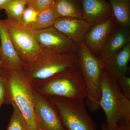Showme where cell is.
I'll list each match as a JSON object with an SVG mask.
<instances>
[{
  "mask_svg": "<svg viewBox=\"0 0 130 130\" xmlns=\"http://www.w3.org/2000/svg\"><path fill=\"white\" fill-rule=\"evenodd\" d=\"M6 104L14 105L23 117L28 130H39L35 112V89L24 69H4Z\"/></svg>",
  "mask_w": 130,
  "mask_h": 130,
  "instance_id": "obj_1",
  "label": "cell"
},
{
  "mask_svg": "<svg viewBox=\"0 0 130 130\" xmlns=\"http://www.w3.org/2000/svg\"><path fill=\"white\" fill-rule=\"evenodd\" d=\"M101 97L100 106L105 113L108 130L118 125L130 130V100L123 95L118 80L104 69L101 73Z\"/></svg>",
  "mask_w": 130,
  "mask_h": 130,
  "instance_id": "obj_2",
  "label": "cell"
},
{
  "mask_svg": "<svg viewBox=\"0 0 130 130\" xmlns=\"http://www.w3.org/2000/svg\"><path fill=\"white\" fill-rule=\"evenodd\" d=\"M33 86L35 90L45 97L82 100L87 97L86 84L80 68L66 70Z\"/></svg>",
  "mask_w": 130,
  "mask_h": 130,
  "instance_id": "obj_3",
  "label": "cell"
},
{
  "mask_svg": "<svg viewBox=\"0 0 130 130\" xmlns=\"http://www.w3.org/2000/svg\"><path fill=\"white\" fill-rule=\"evenodd\" d=\"M74 68H79L77 53H60L42 49L38 57L26 64L24 70L33 85L66 70Z\"/></svg>",
  "mask_w": 130,
  "mask_h": 130,
  "instance_id": "obj_4",
  "label": "cell"
},
{
  "mask_svg": "<svg viewBox=\"0 0 130 130\" xmlns=\"http://www.w3.org/2000/svg\"><path fill=\"white\" fill-rule=\"evenodd\" d=\"M77 54L79 68L83 74L87 89L86 105L93 112L100 109L101 97L100 84L103 62L90 51L83 41L77 44Z\"/></svg>",
  "mask_w": 130,
  "mask_h": 130,
  "instance_id": "obj_5",
  "label": "cell"
},
{
  "mask_svg": "<svg viewBox=\"0 0 130 130\" xmlns=\"http://www.w3.org/2000/svg\"><path fill=\"white\" fill-rule=\"evenodd\" d=\"M46 97L57 111L66 130H97L84 100L56 96Z\"/></svg>",
  "mask_w": 130,
  "mask_h": 130,
  "instance_id": "obj_6",
  "label": "cell"
},
{
  "mask_svg": "<svg viewBox=\"0 0 130 130\" xmlns=\"http://www.w3.org/2000/svg\"><path fill=\"white\" fill-rule=\"evenodd\" d=\"M2 21L21 60L26 64L35 60L42 51L36 38L35 31L21 21L10 19Z\"/></svg>",
  "mask_w": 130,
  "mask_h": 130,
  "instance_id": "obj_7",
  "label": "cell"
},
{
  "mask_svg": "<svg viewBox=\"0 0 130 130\" xmlns=\"http://www.w3.org/2000/svg\"><path fill=\"white\" fill-rule=\"evenodd\" d=\"M40 46L60 53H77L76 43L53 26L35 31Z\"/></svg>",
  "mask_w": 130,
  "mask_h": 130,
  "instance_id": "obj_8",
  "label": "cell"
},
{
  "mask_svg": "<svg viewBox=\"0 0 130 130\" xmlns=\"http://www.w3.org/2000/svg\"><path fill=\"white\" fill-rule=\"evenodd\" d=\"M35 115L39 130H66L57 111L46 98L35 90Z\"/></svg>",
  "mask_w": 130,
  "mask_h": 130,
  "instance_id": "obj_9",
  "label": "cell"
},
{
  "mask_svg": "<svg viewBox=\"0 0 130 130\" xmlns=\"http://www.w3.org/2000/svg\"><path fill=\"white\" fill-rule=\"evenodd\" d=\"M118 26L112 16L105 21L91 26L83 42L90 51L97 57L110 35Z\"/></svg>",
  "mask_w": 130,
  "mask_h": 130,
  "instance_id": "obj_10",
  "label": "cell"
},
{
  "mask_svg": "<svg viewBox=\"0 0 130 130\" xmlns=\"http://www.w3.org/2000/svg\"><path fill=\"white\" fill-rule=\"evenodd\" d=\"M0 61L4 69H24L26 64L19 56L12 42L6 28L0 19Z\"/></svg>",
  "mask_w": 130,
  "mask_h": 130,
  "instance_id": "obj_11",
  "label": "cell"
},
{
  "mask_svg": "<svg viewBox=\"0 0 130 130\" xmlns=\"http://www.w3.org/2000/svg\"><path fill=\"white\" fill-rule=\"evenodd\" d=\"M92 25L84 19L62 18L57 19L53 26L77 44Z\"/></svg>",
  "mask_w": 130,
  "mask_h": 130,
  "instance_id": "obj_12",
  "label": "cell"
},
{
  "mask_svg": "<svg viewBox=\"0 0 130 130\" xmlns=\"http://www.w3.org/2000/svg\"><path fill=\"white\" fill-rule=\"evenodd\" d=\"M130 43V28L117 26L108 38L97 57L103 62Z\"/></svg>",
  "mask_w": 130,
  "mask_h": 130,
  "instance_id": "obj_13",
  "label": "cell"
},
{
  "mask_svg": "<svg viewBox=\"0 0 130 130\" xmlns=\"http://www.w3.org/2000/svg\"><path fill=\"white\" fill-rule=\"evenodd\" d=\"M84 19L92 25L112 16L109 2L106 0H81Z\"/></svg>",
  "mask_w": 130,
  "mask_h": 130,
  "instance_id": "obj_14",
  "label": "cell"
},
{
  "mask_svg": "<svg viewBox=\"0 0 130 130\" xmlns=\"http://www.w3.org/2000/svg\"><path fill=\"white\" fill-rule=\"evenodd\" d=\"M130 59V43L103 62L104 69L118 79L126 76Z\"/></svg>",
  "mask_w": 130,
  "mask_h": 130,
  "instance_id": "obj_15",
  "label": "cell"
},
{
  "mask_svg": "<svg viewBox=\"0 0 130 130\" xmlns=\"http://www.w3.org/2000/svg\"><path fill=\"white\" fill-rule=\"evenodd\" d=\"M57 18L83 19V8L78 0H55L53 6Z\"/></svg>",
  "mask_w": 130,
  "mask_h": 130,
  "instance_id": "obj_16",
  "label": "cell"
},
{
  "mask_svg": "<svg viewBox=\"0 0 130 130\" xmlns=\"http://www.w3.org/2000/svg\"><path fill=\"white\" fill-rule=\"evenodd\" d=\"M112 16L118 25L130 27V0H109Z\"/></svg>",
  "mask_w": 130,
  "mask_h": 130,
  "instance_id": "obj_17",
  "label": "cell"
},
{
  "mask_svg": "<svg viewBox=\"0 0 130 130\" xmlns=\"http://www.w3.org/2000/svg\"><path fill=\"white\" fill-rule=\"evenodd\" d=\"M57 19L53 6L40 12L36 21L29 25L34 30H40L53 26Z\"/></svg>",
  "mask_w": 130,
  "mask_h": 130,
  "instance_id": "obj_18",
  "label": "cell"
},
{
  "mask_svg": "<svg viewBox=\"0 0 130 130\" xmlns=\"http://www.w3.org/2000/svg\"><path fill=\"white\" fill-rule=\"evenodd\" d=\"M26 4L25 0H12L4 9L9 19L21 21Z\"/></svg>",
  "mask_w": 130,
  "mask_h": 130,
  "instance_id": "obj_19",
  "label": "cell"
},
{
  "mask_svg": "<svg viewBox=\"0 0 130 130\" xmlns=\"http://www.w3.org/2000/svg\"><path fill=\"white\" fill-rule=\"evenodd\" d=\"M13 111L9 120L7 130H28L23 117L17 107L12 105Z\"/></svg>",
  "mask_w": 130,
  "mask_h": 130,
  "instance_id": "obj_20",
  "label": "cell"
},
{
  "mask_svg": "<svg viewBox=\"0 0 130 130\" xmlns=\"http://www.w3.org/2000/svg\"><path fill=\"white\" fill-rule=\"evenodd\" d=\"M38 13L32 7L28 6L24 11L21 21L25 24H30L36 21Z\"/></svg>",
  "mask_w": 130,
  "mask_h": 130,
  "instance_id": "obj_21",
  "label": "cell"
},
{
  "mask_svg": "<svg viewBox=\"0 0 130 130\" xmlns=\"http://www.w3.org/2000/svg\"><path fill=\"white\" fill-rule=\"evenodd\" d=\"M55 0H33L30 6L38 13L53 6Z\"/></svg>",
  "mask_w": 130,
  "mask_h": 130,
  "instance_id": "obj_22",
  "label": "cell"
},
{
  "mask_svg": "<svg viewBox=\"0 0 130 130\" xmlns=\"http://www.w3.org/2000/svg\"><path fill=\"white\" fill-rule=\"evenodd\" d=\"M118 80V84L124 95L130 99V78L125 76L120 78Z\"/></svg>",
  "mask_w": 130,
  "mask_h": 130,
  "instance_id": "obj_23",
  "label": "cell"
},
{
  "mask_svg": "<svg viewBox=\"0 0 130 130\" xmlns=\"http://www.w3.org/2000/svg\"><path fill=\"white\" fill-rule=\"evenodd\" d=\"M4 68L0 70V111L3 104L7 103V93L4 76Z\"/></svg>",
  "mask_w": 130,
  "mask_h": 130,
  "instance_id": "obj_24",
  "label": "cell"
},
{
  "mask_svg": "<svg viewBox=\"0 0 130 130\" xmlns=\"http://www.w3.org/2000/svg\"><path fill=\"white\" fill-rule=\"evenodd\" d=\"M12 0H0V10L4 9L6 6Z\"/></svg>",
  "mask_w": 130,
  "mask_h": 130,
  "instance_id": "obj_25",
  "label": "cell"
},
{
  "mask_svg": "<svg viewBox=\"0 0 130 130\" xmlns=\"http://www.w3.org/2000/svg\"><path fill=\"white\" fill-rule=\"evenodd\" d=\"M101 130H108L107 124H102V125Z\"/></svg>",
  "mask_w": 130,
  "mask_h": 130,
  "instance_id": "obj_26",
  "label": "cell"
},
{
  "mask_svg": "<svg viewBox=\"0 0 130 130\" xmlns=\"http://www.w3.org/2000/svg\"><path fill=\"white\" fill-rule=\"evenodd\" d=\"M26 3H27V4H28V5H30L31 3L32 2L33 0H25Z\"/></svg>",
  "mask_w": 130,
  "mask_h": 130,
  "instance_id": "obj_27",
  "label": "cell"
},
{
  "mask_svg": "<svg viewBox=\"0 0 130 130\" xmlns=\"http://www.w3.org/2000/svg\"><path fill=\"white\" fill-rule=\"evenodd\" d=\"M115 130H124L123 129L120 128V127L118 125H117L116 126V128H115Z\"/></svg>",
  "mask_w": 130,
  "mask_h": 130,
  "instance_id": "obj_28",
  "label": "cell"
},
{
  "mask_svg": "<svg viewBox=\"0 0 130 130\" xmlns=\"http://www.w3.org/2000/svg\"><path fill=\"white\" fill-rule=\"evenodd\" d=\"M3 68V67L2 64L1 62L0 61V70H2Z\"/></svg>",
  "mask_w": 130,
  "mask_h": 130,
  "instance_id": "obj_29",
  "label": "cell"
}]
</instances>
